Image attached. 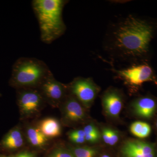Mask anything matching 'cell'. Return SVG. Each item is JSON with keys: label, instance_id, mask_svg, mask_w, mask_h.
Returning a JSON list of instances; mask_svg holds the SVG:
<instances>
[{"label": "cell", "instance_id": "cell-6", "mask_svg": "<svg viewBox=\"0 0 157 157\" xmlns=\"http://www.w3.org/2000/svg\"><path fill=\"white\" fill-rule=\"evenodd\" d=\"M44 101L38 89H18L17 104L23 118L31 117L38 114Z\"/></svg>", "mask_w": 157, "mask_h": 157}, {"label": "cell", "instance_id": "cell-25", "mask_svg": "<svg viewBox=\"0 0 157 157\" xmlns=\"http://www.w3.org/2000/svg\"><path fill=\"white\" fill-rule=\"evenodd\" d=\"M0 96H1V94H0Z\"/></svg>", "mask_w": 157, "mask_h": 157}, {"label": "cell", "instance_id": "cell-24", "mask_svg": "<svg viewBox=\"0 0 157 157\" xmlns=\"http://www.w3.org/2000/svg\"><path fill=\"white\" fill-rule=\"evenodd\" d=\"M0 157H2V155H0Z\"/></svg>", "mask_w": 157, "mask_h": 157}, {"label": "cell", "instance_id": "cell-9", "mask_svg": "<svg viewBox=\"0 0 157 157\" xmlns=\"http://www.w3.org/2000/svg\"><path fill=\"white\" fill-rule=\"evenodd\" d=\"M102 104L106 114L112 117H118L123 106V97L119 90L109 89L104 93Z\"/></svg>", "mask_w": 157, "mask_h": 157}, {"label": "cell", "instance_id": "cell-10", "mask_svg": "<svg viewBox=\"0 0 157 157\" xmlns=\"http://www.w3.org/2000/svg\"><path fill=\"white\" fill-rule=\"evenodd\" d=\"M23 136L20 128L16 126L9 131L0 141V147L6 151H14L23 146Z\"/></svg>", "mask_w": 157, "mask_h": 157}, {"label": "cell", "instance_id": "cell-19", "mask_svg": "<svg viewBox=\"0 0 157 157\" xmlns=\"http://www.w3.org/2000/svg\"><path fill=\"white\" fill-rule=\"evenodd\" d=\"M85 133V135H100V132L98 131L97 127L93 124H89L86 125L84 127L83 129Z\"/></svg>", "mask_w": 157, "mask_h": 157}, {"label": "cell", "instance_id": "cell-2", "mask_svg": "<svg viewBox=\"0 0 157 157\" xmlns=\"http://www.w3.org/2000/svg\"><path fill=\"white\" fill-rule=\"evenodd\" d=\"M65 0H34L32 6L40 28L41 39L50 44L64 34L67 29L63 18Z\"/></svg>", "mask_w": 157, "mask_h": 157}, {"label": "cell", "instance_id": "cell-14", "mask_svg": "<svg viewBox=\"0 0 157 157\" xmlns=\"http://www.w3.org/2000/svg\"><path fill=\"white\" fill-rule=\"evenodd\" d=\"M130 130L133 135L140 138L148 137L151 132L150 126L142 121L133 122L130 126Z\"/></svg>", "mask_w": 157, "mask_h": 157}, {"label": "cell", "instance_id": "cell-11", "mask_svg": "<svg viewBox=\"0 0 157 157\" xmlns=\"http://www.w3.org/2000/svg\"><path fill=\"white\" fill-rule=\"evenodd\" d=\"M133 112L139 117L150 118L154 114L157 103L153 98L144 97L136 99L132 104Z\"/></svg>", "mask_w": 157, "mask_h": 157}, {"label": "cell", "instance_id": "cell-22", "mask_svg": "<svg viewBox=\"0 0 157 157\" xmlns=\"http://www.w3.org/2000/svg\"><path fill=\"white\" fill-rule=\"evenodd\" d=\"M2 157H14V156H6L2 155Z\"/></svg>", "mask_w": 157, "mask_h": 157}, {"label": "cell", "instance_id": "cell-20", "mask_svg": "<svg viewBox=\"0 0 157 157\" xmlns=\"http://www.w3.org/2000/svg\"><path fill=\"white\" fill-rule=\"evenodd\" d=\"M14 157H35V155L34 154L29 152H24L16 155Z\"/></svg>", "mask_w": 157, "mask_h": 157}, {"label": "cell", "instance_id": "cell-16", "mask_svg": "<svg viewBox=\"0 0 157 157\" xmlns=\"http://www.w3.org/2000/svg\"><path fill=\"white\" fill-rule=\"evenodd\" d=\"M69 139L76 144H82L86 142L85 135L83 129L73 130L68 134Z\"/></svg>", "mask_w": 157, "mask_h": 157}, {"label": "cell", "instance_id": "cell-15", "mask_svg": "<svg viewBox=\"0 0 157 157\" xmlns=\"http://www.w3.org/2000/svg\"><path fill=\"white\" fill-rule=\"evenodd\" d=\"M69 149L74 157H96L98 153L97 148L91 147H75Z\"/></svg>", "mask_w": 157, "mask_h": 157}, {"label": "cell", "instance_id": "cell-3", "mask_svg": "<svg viewBox=\"0 0 157 157\" xmlns=\"http://www.w3.org/2000/svg\"><path fill=\"white\" fill-rule=\"evenodd\" d=\"M51 73L48 66L42 60L33 58H20L12 67L9 84L17 90L37 89Z\"/></svg>", "mask_w": 157, "mask_h": 157}, {"label": "cell", "instance_id": "cell-7", "mask_svg": "<svg viewBox=\"0 0 157 157\" xmlns=\"http://www.w3.org/2000/svg\"><path fill=\"white\" fill-rule=\"evenodd\" d=\"M44 101L52 106H59L63 103L69 92L68 86L58 81L51 73L42 82L38 88Z\"/></svg>", "mask_w": 157, "mask_h": 157}, {"label": "cell", "instance_id": "cell-8", "mask_svg": "<svg viewBox=\"0 0 157 157\" xmlns=\"http://www.w3.org/2000/svg\"><path fill=\"white\" fill-rule=\"evenodd\" d=\"M62 104V118L66 124L78 123L86 118L83 105L72 95H67Z\"/></svg>", "mask_w": 157, "mask_h": 157}, {"label": "cell", "instance_id": "cell-17", "mask_svg": "<svg viewBox=\"0 0 157 157\" xmlns=\"http://www.w3.org/2000/svg\"><path fill=\"white\" fill-rule=\"evenodd\" d=\"M48 157H74L70 149L57 147L53 150Z\"/></svg>", "mask_w": 157, "mask_h": 157}, {"label": "cell", "instance_id": "cell-12", "mask_svg": "<svg viewBox=\"0 0 157 157\" xmlns=\"http://www.w3.org/2000/svg\"><path fill=\"white\" fill-rule=\"evenodd\" d=\"M38 128L47 138L58 137L61 133L60 124L54 118H47L40 122Z\"/></svg>", "mask_w": 157, "mask_h": 157}, {"label": "cell", "instance_id": "cell-5", "mask_svg": "<svg viewBox=\"0 0 157 157\" xmlns=\"http://www.w3.org/2000/svg\"><path fill=\"white\" fill-rule=\"evenodd\" d=\"M68 87L70 94L86 108L91 107L100 90L91 78L80 77L75 78Z\"/></svg>", "mask_w": 157, "mask_h": 157}, {"label": "cell", "instance_id": "cell-23", "mask_svg": "<svg viewBox=\"0 0 157 157\" xmlns=\"http://www.w3.org/2000/svg\"><path fill=\"white\" fill-rule=\"evenodd\" d=\"M156 127H157V122H156Z\"/></svg>", "mask_w": 157, "mask_h": 157}, {"label": "cell", "instance_id": "cell-21", "mask_svg": "<svg viewBox=\"0 0 157 157\" xmlns=\"http://www.w3.org/2000/svg\"><path fill=\"white\" fill-rule=\"evenodd\" d=\"M101 157H110L109 156V155L105 154V155H102V156H101Z\"/></svg>", "mask_w": 157, "mask_h": 157}, {"label": "cell", "instance_id": "cell-4", "mask_svg": "<svg viewBox=\"0 0 157 157\" xmlns=\"http://www.w3.org/2000/svg\"><path fill=\"white\" fill-rule=\"evenodd\" d=\"M112 71L117 76L129 87L136 89L147 82H154L157 83L152 68L146 63L133 64L129 67Z\"/></svg>", "mask_w": 157, "mask_h": 157}, {"label": "cell", "instance_id": "cell-13", "mask_svg": "<svg viewBox=\"0 0 157 157\" xmlns=\"http://www.w3.org/2000/svg\"><path fill=\"white\" fill-rule=\"evenodd\" d=\"M26 135L29 142L34 147L44 148L48 144V138L44 135L38 127H29L27 129Z\"/></svg>", "mask_w": 157, "mask_h": 157}, {"label": "cell", "instance_id": "cell-1", "mask_svg": "<svg viewBox=\"0 0 157 157\" xmlns=\"http://www.w3.org/2000/svg\"><path fill=\"white\" fill-rule=\"evenodd\" d=\"M115 23L107 33L105 49L114 58L138 63L148 52L154 27L133 14Z\"/></svg>", "mask_w": 157, "mask_h": 157}, {"label": "cell", "instance_id": "cell-18", "mask_svg": "<svg viewBox=\"0 0 157 157\" xmlns=\"http://www.w3.org/2000/svg\"><path fill=\"white\" fill-rule=\"evenodd\" d=\"M109 144L110 146H113L117 144L119 140V135L118 132L115 130L109 128Z\"/></svg>", "mask_w": 157, "mask_h": 157}]
</instances>
